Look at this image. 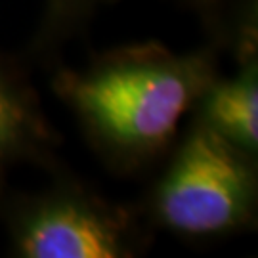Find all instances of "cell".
Wrapping results in <instances>:
<instances>
[{
    "instance_id": "1",
    "label": "cell",
    "mask_w": 258,
    "mask_h": 258,
    "mask_svg": "<svg viewBox=\"0 0 258 258\" xmlns=\"http://www.w3.org/2000/svg\"><path fill=\"white\" fill-rule=\"evenodd\" d=\"M218 73V48L174 52L144 42L103 52L77 69H59L52 88L103 163L134 172L172 146Z\"/></svg>"
},
{
    "instance_id": "2",
    "label": "cell",
    "mask_w": 258,
    "mask_h": 258,
    "mask_svg": "<svg viewBox=\"0 0 258 258\" xmlns=\"http://www.w3.org/2000/svg\"><path fill=\"white\" fill-rule=\"evenodd\" d=\"M256 157L191 119L151 187V222L187 239H218L256 218Z\"/></svg>"
},
{
    "instance_id": "3",
    "label": "cell",
    "mask_w": 258,
    "mask_h": 258,
    "mask_svg": "<svg viewBox=\"0 0 258 258\" xmlns=\"http://www.w3.org/2000/svg\"><path fill=\"white\" fill-rule=\"evenodd\" d=\"M6 218L21 258H130L144 249L128 211L69 182L18 197Z\"/></svg>"
},
{
    "instance_id": "4",
    "label": "cell",
    "mask_w": 258,
    "mask_h": 258,
    "mask_svg": "<svg viewBox=\"0 0 258 258\" xmlns=\"http://www.w3.org/2000/svg\"><path fill=\"white\" fill-rule=\"evenodd\" d=\"M252 12H245L243 23L235 31L239 38L237 71L218 73L212 79L195 105L194 117L233 146L258 157V48Z\"/></svg>"
},
{
    "instance_id": "5",
    "label": "cell",
    "mask_w": 258,
    "mask_h": 258,
    "mask_svg": "<svg viewBox=\"0 0 258 258\" xmlns=\"http://www.w3.org/2000/svg\"><path fill=\"white\" fill-rule=\"evenodd\" d=\"M52 130L37 94L14 65L0 55V189L12 166L50 159Z\"/></svg>"
},
{
    "instance_id": "6",
    "label": "cell",
    "mask_w": 258,
    "mask_h": 258,
    "mask_svg": "<svg viewBox=\"0 0 258 258\" xmlns=\"http://www.w3.org/2000/svg\"><path fill=\"white\" fill-rule=\"evenodd\" d=\"M117 0H46L33 40L35 54L52 59L67 42L81 37L92 19Z\"/></svg>"
},
{
    "instance_id": "7",
    "label": "cell",
    "mask_w": 258,
    "mask_h": 258,
    "mask_svg": "<svg viewBox=\"0 0 258 258\" xmlns=\"http://www.w3.org/2000/svg\"><path fill=\"white\" fill-rule=\"evenodd\" d=\"M187 2L199 12V16L207 21V25L220 31V38H224L226 35V21H224L226 0H187Z\"/></svg>"
}]
</instances>
